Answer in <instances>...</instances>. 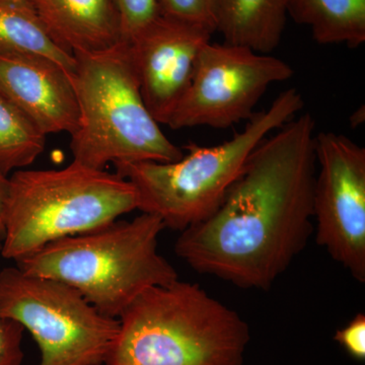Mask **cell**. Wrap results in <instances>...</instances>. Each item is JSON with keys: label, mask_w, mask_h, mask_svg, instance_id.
<instances>
[{"label": "cell", "mask_w": 365, "mask_h": 365, "mask_svg": "<svg viewBox=\"0 0 365 365\" xmlns=\"http://www.w3.org/2000/svg\"><path fill=\"white\" fill-rule=\"evenodd\" d=\"M210 32L158 16L128 43L132 64L146 108L167 125L193 78L197 59Z\"/></svg>", "instance_id": "obj_10"}, {"label": "cell", "mask_w": 365, "mask_h": 365, "mask_svg": "<svg viewBox=\"0 0 365 365\" xmlns=\"http://www.w3.org/2000/svg\"><path fill=\"white\" fill-rule=\"evenodd\" d=\"M336 342L339 343L352 359L365 360V316L359 314L334 336Z\"/></svg>", "instance_id": "obj_20"}, {"label": "cell", "mask_w": 365, "mask_h": 365, "mask_svg": "<svg viewBox=\"0 0 365 365\" xmlns=\"http://www.w3.org/2000/svg\"><path fill=\"white\" fill-rule=\"evenodd\" d=\"M24 331L20 323L0 314V365L21 364Z\"/></svg>", "instance_id": "obj_19"}, {"label": "cell", "mask_w": 365, "mask_h": 365, "mask_svg": "<svg viewBox=\"0 0 365 365\" xmlns=\"http://www.w3.org/2000/svg\"><path fill=\"white\" fill-rule=\"evenodd\" d=\"M160 16L216 32L217 0H157Z\"/></svg>", "instance_id": "obj_17"}, {"label": "cell", "mask_w": 365, "mask_h": 365, "mask_svg": "<svg viewBox=\"0 0 365 365\" xmlns=\"http://www.w3.org/2000/svg\"><path fill=\"white\" fill-rule=\"evenodd\" d=\"M73 56L72 85L81 113L78 129L71 135L74 162L105 170L111 163L181 160V148L146 108L126 41Z\"/></svg>", "instance_id": "obj_6"}, {"label": "cell", "mask_w": 365, "mask_h": 365, "mask_svg": "<svg viewBox=\"0 0 365 365\" xmlns=\"http://www.w3.org/2000/svg\"><path fill=\"white\" fill-rule=\"evenodd\" d=\"M0 314L33 336L38 365H104L119 331L76 288L18 267L0 271Z\"/></svg>", "instance_id": "obj_7"}, {"label": "cell", "mask_w": 365, "mask_h": 365, "mask_svg": "<svg viewBox=\"0 0 365 365\" xmlns=\"http://www.w3.org/2000/svg\"><path fill=\"white\" fill-rule=\"evenodd\" d=\"M304 107L302 93L288 88L268 109L255 113L230 140L208 148L190 144L188 155L177 162H123L114 167L136 189L141 212L157 215L165 228L182 232L215 212L258 144Z\"/></svg>", "instance_id": "obj_5"}, {"label": "cell", "mask_w": 365, "mask_h": 365, "mask_svg": "<svg viewBox=\"0 0 365 365\" xmlns=\"http://www.w3.org/2000/svg\"><path fill=\"white\" fill-rule=\"evenodd\" d=\"M1 242H2V227H1V225H0V249H1Z\"/></svg>", "instance_id": "obj_22"}, {"label": "cell", "mask_w": 365, "mask_h": 365, "mask_svg": "<svg viewBox=\"0 0 365 365\" xmlns=\"http://www.w3.org/2000/svg\"><path fill=\"white\" fill-rule=\"evenodd\" d=\"M104 365H244L248 323L197 283L148 288L120 314Z\"/></svg>", "instance_id": "obj_2"}, {"label": "cell", "mask_w": 365, "mask_h": 365, "mask_svg": "<svg viewBox=\"0 0 365 365\" xmlns=\"http://www.w3.org/2000/svg\"><path fill=\"white\" fill-rule=\"evenodd\" d=\"M294 74L287 62L272 55L208 42L199 53L191 85L167 126L174 130L196 126L230 128L253 116L269 86Z\"/></svg>", "instance_id": "obj_8"}, {"label": "cell", "mask_w": 365, "mask_h": 365, "mask_svg": "<svg viewBox=\"0 0 365 365\" xmlns=\"http://www.w3.org/2000/svg\"><path fill=\"white\" fill-rule=\"evenodd\" d=\"M7 186H9V178L0 175V225H1L2 210L6 201Z\"/></svg>", "instance_id": "obj_21"}, {"label": "cell", "mask_w": 365, "mask_h": 365, "mask_svg": "<svg viewBox=\"0 0 365 365\" xmlns=\"http://www.w3.org/2000/svg\"><path fill=\"white\" fill-rule=\"evenodd\" d=\"M46 135L0 91V175L24 170L44 153Z\"/></svg>", "instance_id": "obj_16"}, {"label": "cell", "mask_w": 365, "mask_h": 365, "mask_svg": "<svg viewBox=\"0 0 365 365\" xmlns=\"http://www.w3.org/2000/svg\"><path fill=\"white\" fill-rule=\"evenodd\" d=\"M121 20L123 41H130L160 16L157 0H111Z\"/></svg>", "instance_id": "obj_18"}, {"label": "cell", "mask_w": 365, "mask_h": 365, "mask_svg": "<svg viewBox=\"0 0 365 365\" xmlns=\"http://www.w3.org/2000/svg\"><path fill=\"white\" fill-rule=\"evenodd\" d=\"M287 16V0H217L216 32L225 44L270 54L282 40Z\"/></svg>", "instance_id": "obj_13"}, {"label": "cell", "mask_w": 365, "mask_h": 365, "mask_svg": "<svg viewBox=\"0 0 365 365\" xmlns=\"http://www.w3.org/2000/svg\"><path fill=\"white\" fill-rule=\"evenodd\" d=\"M0 91L46 136L78 130L81 113L71 76L56 62L31 54L0 55Z\"/></svg>", "instance_id": "obj_11"}, {"label": "cell", "mask_w": 365, "mask_h": 365, "mask_svg": "<svg viewBox=\"0 0 365 365\" xmlns=\"http://www.w3.org/2000/svg\"><path fill=\"white\" fill-rule=\"evenodd\" d=\"M314 130L307 112L264 138L215 212L181 232L177 256L235 287L270 289L314 232Z\"/></svg>", "instance_id": "obj_1"}, {"label": "cell", "mask_w": 365, "mask_h": 365, "mask_svg": "<svg viewBox=\"0 0 365 365\" xmlns=\"http://www.w3.org/2000/svg\"><path fill=\"white\" fill-rule=\"evenodd\" d=\"M287 16L307 26L319 44L365 42V0H287Z\"/></svg>", "instance_id": "obj_14"}, {"label": "cell", "mask_w": 365, "mask_h": 365, "mask_svg": "<svg viewBox=\"0 0 365 365\" xmlns=\"http://www.w3.org/2000/svg\"><path fill=\"white\" fill-rule=\"evenodd\" d=\"M316 241L355 280L365 282V148L342 134L314 136Z\"/></svg>", "instance_id": "obj_9"}, {"label": "cell", "mask_w": 365, "mask_h": 365, "mask_svg": "<svg viewBox=\"0 0 365 365\" xmlns=\"http://www.w3.org/2000/svg\"><path fill=\"white\" fill-rule=\"evenodd\" d=\"M21 1H28V2H31V0H21Z\"/></svg>", "instance_id": "obj_23"}, {"label": "cell", "mask_w": 365, "mask_h": 365, "mask_svg": "<svg viewBox=\"0 0 365 365\" xmlns=\"http://www.w3.org/2000/svg\"><path fill=\"white\" fill-rule=\"evenodd\" d=\"M53 42L63 51H104L123 41L121 20L111 0H31Z\"/></svg>", "instance_id": "obj_12"}, {"label": "cell", "mask_w": 365, "mask_h": 365, "mask_svg": "<svg viewBox=\"0 0 365 365\" xmlns=\"http://www.w3.org/2000/svg\"><path fill=\"white\" fill-rule=\"evenodd\" d=\"M40 55L52 60L73 78L76 60L46 32L31 2L0 0V55Z\"/></svg>", "instance_id": "obj_15"}, {"label": "cell", "mask_w": 365, "mask_h": 365, "mask_svg": "<svg viewBox=\"0 0 365 365\" xmlns=\"http://www.w3.org/2000/svg\"><path fill=\"white\" fill-rule=\"evenodd\" d=\"M138 209L130 182L72 160L59 170H19L9 177L0 254L19 262L50 242L90 232Z\"/></svg>", "instance_id": "obj_4"}, {"label": "cell", "mask_w": 365, "mask_h": 365, "mask_svg": "<svg viewBox=\"0 0 365 365\" xmlns=\"http://www.w3.org/2000/svg\"><path fill=\"white\" fill-rule=\"evenodd\" d=\"M157 215L141 213L46 245L16 262L25 273L76 288L100 313L118 319L148 288L179 279L158 253L165 230Z\"/></svg>", "instance_id": "obj_3"}]
</instances>
